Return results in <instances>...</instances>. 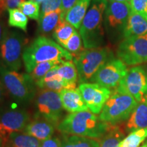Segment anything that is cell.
I'll use <instances>...</instances> for the list:
<instances>
[{
	"label": "cell",
	"mask_w": 147,
	"mask_h": 147,
	"mask_svg": "<svg viewBox=\"0 0 147 147\" xmlns=\"http://www.w3.org/2000/svg\"><path fill=\"white\" fill-rule=\"evenodd\" d=\"M113 125L102 121L90 110L70 113L64 117L57 129L63 135L97 139L104 136Z\"/></svg>",
	"instance_id": "1"
},
{
	"label": "cell",
	"mask_w": 147,
	"mask_h": 147,
	"mask_svg": "<svg viewBox=\"0 0 147 147\" xmlns=\"http://www.w3.org/2000/svg\"><path fill=\"white\" fill-rule=\"evenodd\" d=\"M22 59L25 70L29 74L42 62L71 61L73 55L53 40L40 36L24 48Z\"/></svg>",
	"instance_id": "2"
},
{
	"label": "cell",
	"mask_w": 147,
	"mask_h": 147,
	"mask_svg": "<svg viewBox=\"0 0 147 147\" xmlns=\"http://www.w3.org/2000/svg\"><path fill=\"white\" fill-rule=\"evenodd\" d=\"M0 77L7 94L13 102L25 107L34 102L37 87L29 74L12 70L0 61Z\"/></svg>",
	"instance_id": "3"
},
{
	"label": "cell",
	"mask_w": 147,
	"mask_h": 147,
	"mask_svg": "<svg viewBox=\"0 0 147 147\" xmlns=\"http://www.w3.org/2000/svg\"><path fill=\"white\" fill-rule=\"evenodd\" d=\"M108 0H92L91 5L80 27L84 49L102 47L104 41V12Z\"/></svg>",
	"instance_id": "4"
},
{
	"label": "cell",
	"mask_w": 147,
	"mask_h": 147,
	"mask_svg": "<svg viewBox=\"0 0 147 147\" xmlns=\"http://www.w3.org/2000/svg\"><path fill=\"white\" fill-rule=\"evenodd\" d=\"M114 58L113 53L108 47L85 49L73 57L78 74V82L91 81L93 77L106 62Z\"/></svg>",
	"instance_id": "5"
},
{
	"label": "cell",
	"mask_w": 147,
	"mask_h": 147,
	"mask_svg": "<svg viewBox=\"0 0 147 147\" xmlns=\"http://www.w3.org/2000/svg\"><path fill=\"white\" fill-rule=\"evenodd\" d=\"M138 104V102L131 95L115 89L99 117L102 121L115 125L127 120Z\"/></svg>",
	"instance_id": "6"
},
{
	"label": "cell",
	"mask_w": 147,
	"mask_h": 147,
	"mask_svg": "<svg viewBox=\"0 0 147 147\" xmlns=\"http://www.w3.org/2000/svg\"><path fill=\"white\" fill-rule=\"evenodd\" d=\"M30 121V114L25 106L14 102L0 106V138L3 144L11 134L23 131Z\"/></svg>",
	"instance_id": "7"
},
{
	"label": "cell",
	"mask_w": 147,
	"mask_h": 147,
	"mask_svg": "<svg viewBox=\"0 0 147 147\" xmlns=\"http://www.w3.org/2000/svg\"><path fill=\"white\" fill-rule=\"evenodd\" d=\"M34 119H43L57 127L63 120V108L59 93L50 90H40L34 101Z\"/></svg>",
	"instance_id": "8"
},
{
	"label": "cell",
	"mask_w": 147,
	"mask_h": 147,
	"mask_svg": "<svg viewBox=\"0 0 147 147\" xmlns=\"http://www.w3.org/2000/svg\"><path fill=\"white\" fill-rule=\"evenodd\" d=\"M27 39L17 31H7L1 47L0 61L8 68L18 71L22 67V55Z\"/></svg>",
	"instance_id": "9"
},
{
	"label": "cell",
	"mask_w": 147,
	"mask_h": 147,
	"mask_svg": "<svg viewBox=\"0 0 147 147\" xmlns=\"http://www.w3.org/2000/svg\"><path fill=\"white\" fill-rule=\"evenodd\" d=\"M119 59L128 65H137L147 61V34L124 38L117 49Z\"/></svg>",
	"instance_id": "10"
},
{
	"label": "cell",
	"mask_w": 147,
	"mask_h": 147,
	"mask_svg": "<svg viewBox=\"0 0 147 147\" xmlns=\"http://www.w3.org/2000/svg\"><path fill=\"white\" fill-rule=\"evenodd\" d=\"M116 89L130 95L138 103L147 102V74L140 66L131 67Z\"/></svg>",
	"instance_id": "11"
},
{
	"label": "cell",
	"mask_w": 147,
	"mask_h": 147,
	"mask_svg": "<svg viewBox=\"0 0 147 147\" xmlns=\"http://www.w3.org/2000/svg\"><path fill=\"white\" fill-rule=\"evenodd\" d=\"M127 71L126 64L119 59L114 57L99 69L91 82H94L109 89H115Z\"/></svg>",
	"instance_id": "12"
},
{
	"label": "cell",
	"mask_w": 147,
	"mask_h": 147,
	"mask_svg": "<svg viewBox=\"0 0 147 147\" xmlns=\"http://www.w3.org/2000/svg\"><path fill=\"white\" fill-rule=\"evenodd\" d=\"M131 12L129 2L110 1L104 16V25L106 32L111 35L121 32L123 33Z\"/></svg>",
	"instance_id": "13"
},
{
	"label": "cell",
	"mask_w": 147,
	"mask_h": 147,
	"mask_svg": "<svg viewBox=\"0 0 147 147\" xmlns=\"http://www.w3.org/2000/svg\"><path fill=\"white\" fill-rule=\"evenodd\" d=\"M78 89L89 110L95 115L101 113L112 93L110 89L95 82L80 83Z\"/></svg>",
	"instance_id": "14"
},
{
	"label": "cell",
	"mask_w": 147,
	"mask_h": 147,
	"mask_svg": "<svg viewBox=\"0 0 147 147\" xmlns=\"http://www.w3.org/2000/svg\"><path fill=\"white\" fill-rule=\"evenodd\" d=\"M63 109L70 113L89 110L78 89H65L59 92Z\"/></svg>",
	"instance_id": "15"
},
{
	"label": "cell",
	"mask_w": 147,
	"mask_h": 147,
	"mask_svg": "<svg viewBox=\"0 0 147 147\" xmlns=\"http://www.w3.org/2000/svg\"><path fill=\"white\" fill-rule=\"evenodd\" d=\"M55 128L56 127L47 121L34 119L27 125L23 132L42 142L53 136Z\"/></svg>",
	"instance_id": "16"
},
{
	"label": "cell",
	"mask_w": 147,
	"mask_h": 147,
	"mask_svg": "<svg viewBox=\"0 0 147 147\" xmlns=\"http://www.w3.org/2000/svg\"><path fill=\"white\" fill-rule=\"evenodd\" d=\"M57 67H53L43 78L36 82V87L40 90H50L59 92L65 89H74L71 86L62 80L57 74Z\"/></svg>",
	"instance_id": "17"
},
{
	"label": "cell",
	"mask_w": 147,
	"mask_h": 147,
	"mask_svg": "<svg viewBox=\"0 0 147 147\" xmlns=\"http://www.w3.org/2000/svg\"><path fill=\"white\" fill-rule=\"evenodd\" d=\"M92 0H77L74 6L66 14L65 21L75 29H80Z\"/></svg>",
	"instance_id": "18"
},
{
	"label": "cell",
	"mask_w": 147,
	"mask_h": 147,
	"mask_svg": "<svg viewBox=\"0 0 147 147\" xmlns=\"http://www.w3.org/2000/svg\"><path fill=\"white\" fill-rule=\"evenodd\" d=\"M123 34L124 38L147 34V20L140 14L131 12Z\"/></svg>",
	"instance_id": "19"
},
{
	"label": "cell",
	"mask_w": 147,
	"mask_h": 147,
	"mask_svg": "<svg viewBox=\"0 0 147 147\" xmlns=\"http://www.w3.org/2000/svg\"><path fill=\"white\" fill-rule=\"evenodd\" d=\"M147 127V102L138 103L126 124V131L131 132Z\"/></svg>",
	"instance_id": "20"
},
{
	"label": "cell",
	"mask_w": 147,
	"mask_h": 147,
	"mask_svg": "<svg viewBox=\"0 0 147 147\" xmlns=\"http://www.w3.org/2000/svg\"><path fill=\"white\" fill-rule=\"evenodd\" d=\"M57 74L66 83L76 89L78 74L75 64L71 61H63L57 67Z\"/></svg>",
	"instance_id": "21"
},
{
	"label": "cell",
	"mask_w": 147,
	"mask_h": 147,
	"mask_svg": "<svg viewBox=\"0 0 147 147\" xmlns=\"http://www.w3.org/2000/svg\"><path fill=\"white\" fill-rule=\"evenodd\" d=\"M7 142L12 147H41V141L23 131L11 134Z\"/></svg>",
	"instance_id": "22"
},
{
	"label": "cell",
	"mask_w": 147,
	"mask_h": 147,
	"mask_svg": "<svg viewBox=\"0 0 147 147\" xmlns=\"http://www.w3.org/2000/svg\"><path fill=\"white\" fill-rule=\"evenodd\" d=\"M61 11L60 9L40 16L39 18V30L40 33L48 34L55 31L61 21Z\"/></svg>",
	"instance_id": "23"
},
{
	"label": "cell",
	"mask_w": 147,
	"mask_h": 147,
	"mask_svg": "<svg viewBox=\"0 0 147 147\" xmlns=\"http://www.w3.org/2000/svg\"><path fill=\"white\" fill-rule=\"evenodd\" d=\"M62 147H100V142L95 139L72 135H64Z\"/></svg>",
	"instance_id": "24"
},
{
	"label": "cell",
	"mask_w": 147,
	"mask_h": 147,
	"mask_svg": "<svg viewBox=\"0 0 147 147\" xmlns=\"http://www.w3.org/2000/svg\"><path fill=\"white\" fill-rule=\"evenodd\" d=\"M76 32L75 27L65 21H60L53 32V38L59 45L63 47L74 33Z\"/></svg>",
	"instance_id": "25"
},
{
	"label": "cell",
	"mask_w": 147,
	"mask_h": 147,
	"mask_svg": "<svg viewBox=\"0 0 147 147\" xmlns=\"http://www.w3.org/2000/svg\"><path fill=\"white\" fill-rule=\"evenodd\" d=\"M124 132L118 126L113 125L111 129L102 137L100 147H119L124 138Z\"/></svg>",
	"instance_id": "26"
},
{
	"label": "cell",
	"mask_w": 147,
	"mask_h": 147,
	"mask_svg": "<svg viewBox=\"0 0 147 147\" xmlns=\"http://www.w3.org/2000/svg\"><path fill=\"white\" fill-rule=\"evenodd\" d=\"M147 138V127L130 132L121 141L119 147H139Z\"/></svg>",
	"instance_id": "27"
},
{
	"label": "cell",
	"mask_w": 147,
	"mask_h": 147,
	"mask_svg": "<svg viewBox=\"0 0 147 147\" xmlns=\"http://www.w3.org/2000/svg\"><path fill=\"white\" fill-rule=\"evenodd\" d=\"M8 24L11 27H16L27 32L28 18L18 8L10 9L8 10Z\"/></svg>",
	"instance_id": "28"
},
{
	"label": "cell",
	"mask_w": 147,
	"mask_h": 147,
	"mask_svg": "<svg viewBox=\"0 0 147 147\" xmlns=\"http://www.w3.org/2000/svg\"><path fill=\"white\" fill-rule=\"evenodd\" d=\"M61 62L62 61H51L42 62V63L38 64L34 67V69L29 73V74L36 82L43 78L51 69L56 67L57 65H59Z\"/></svg>",
	"instance_id": "29"
},
{
	"label": "cell",
	"mask_w": 147,
	"mask_h": 147,
	"mask_svg": "<svg viewBox=\"0 0 147 147\" xmlns=\"http://www.w3.org/2000/svg\"><path fill=\"white\" fill-rule=\"evenodd\" d=\"M18 9L27 17L34 20H39L40 17V3L34 0L24 1L19 5Z\"/></svg>",
	"instance_id": "30"
},
{
	"label": "cell",
	"mask_w": 147,
	"mask_h": 147,
	"mask_svg": "<svg viewBox=\"0 0 147 147\" xmlns=\"http://www.w3.org/2000/svg\"><path fill=\"white\" fill-rule=\"evenodd\" d=\"M82 43L83 42H82L80 34H79L78 32L76 31L70 37V38L67 40L63 48L72 55H74L76 56L84 50V47L82 46Z\"/></svg>",
	"instance_id": "31"
},
{
	"label": "cell",
	"mask_w": 147,
	"mask_h": 147,
	"mask_svg": "<svg viewBox=\"0 0 147 147\" xmlns=\"http://www.w3.org/2000/svg\"><path fill=\"white\" fill-rule=\"evenodd\" d=\"M61 3L62 0H45L42 3L40 16L60 10L61 7Z\"/></svg>",
	"instance_id": "32"
},
{
	"label": "cell",
	"mask_w": 147,
	"mask_h": 147,
	"mask_svg": "<svg viewBox=\"0 0 147 147\" xmlns=\"http://www.w3.org/2000/svg\"><path fill=\"white\" fill-rule=\"evenodd\" d=\"M129 3L132 12L138 14L147 20V0H131Z\"/></svg>",
	"instance_id": "33"
},
{
	"label": "cell",
	"mask_w": 147,
	"mask_h": 147,
	"mask_svg": "<svg viewBox=\"0 0 147 147\" xmlns=\"http://www.w3.org/2000/svg\"><path fill=\"white\" fill-rule=\"evenodd\" d=\"M26 0H0V16L10 9L17 8Z\"/></svg>",
	"instance_id": "34"
},
{
	"label": "cell",
	"mask_w": 147,
	"mask_h": 147,
	"mask_svg": "<svg viewBox=\"0 0 147 147\" xmlns=\"http://www.w3.org/2000/svg\"><path fill=\"white\" fill-rule=\"evenodd\" d=\"M77 0H62L61 7V21H65L66 14L74 6Z\"/></svg>",
	"instance_id": "35"
},
{
	"label": "cell",
	"mask_w": 147,
	"mask_h": 147,
	"mask_svg": "<svg viewBox=\"0 0 147 147\" xmlns=\"http://www.w3.org/2000/svg\"><path fill=\"white\" fill-rule=\"evenodd\" d=\"M41 147H62V140L58 137H51L41 142Z\"/></svg>",
	"instance_id": "36"
},
{
	"label": "cell",
	"mask_w": 147,
	"mask_h": 147,
	"mask_svg": "<svg viewBox=\"0 0 147 147\" xmlns=\"http://www.w3.org/2000/svg\"><path fill=\"white\" fill-rule=\"evenodd\" d=\"M8 29L5 27L4 22H3L1 16H0V47H1V43H2L4 37L6 34Z\"/></svg>",
	"instance_id": "37"
},
{
	"label": "cell",
	"mask_w": 147,
	"mask_h": 147,
	"mask_svg": "<svg viewBox=\"0 0 147 147\" xmlns=\"http://www.w3.org/2000/svg\"><path fill=\"white\" fill-rule=\"evenodd\" d=\"M6 91L3 86V84L0 77V106H1L5 103V97H6Z\"/></svg>",
	"instance_id": "38"
},
{
	"label": "cell",
	"mask_w": 147,
	"mask_h": 147,
	"mask_svg": "<svg viewBox=\"0 0 147 147\" xmlns=\"http://www.w3.org/2000/svg\"><path fill=\"white\" fill-rule=\"evenodd\" d=\"M111 1H118V2H129L131 0H109Z\"/></svg>",
	"instance_id": "39"
},
{
	"label": "cell",
	"mask_w": 147,
	"mask_h": 147,
	"mask_svg": "<svg viewBox=\"0 0 147 147\" xmlns=\"http://www.w3.org/2000/svg\"><path fill=\"white\" fill-rule=\"evenodd\" d=\"M3 147H12V146H11V145H10V144H9L8 142H7L6 143H5Z\"/></svg>",
	"instance_id": "40"
},
{
	"label": "cell",
	"mask_w": 147,
	"mask_h": 147,
	"mask_svg": "<svg viewBox=\"0 0 147 147\" xmlns=\"http://www.w3.org/2000/svg\"><path fill=\"white\" fill-rule=\"evenodd\" d=\"M3 145H4V144H3V142L2 141V140L0 138V147H3Z\"/></svg>",
	"instance_id": "41"
},
{
	"label": "cell",
	"mask_w": 147,
	"mask_h": 147,
	"mask_svg": "<svg viewBox=\"0 0 147 147\" xmlns=\"http://www.w3.org/2000/svg\"><path fill=\"white\" fill-rule=\"evenodd\" d=\"M34 1H36V2H38V3H41L43 2V1H45V0H34Z\"/></svg>",
	"instance_id": "42"
},
{
	"label": "cell",
	"mask_w": 147,
	"mask_h": 147,
	"mask_svg": "<svg viewBox=\"0 0 147 147\" xmlns=\"http://www.w3.org/2000/svg\"><path fill=\"white\" fill-rule=\"evenodd\" d=\"M141 147H147V142H145V143H144V144H143V145H142V146H141Z\"/></svg>",
	"instance_id": "43"
}]
</instances>
